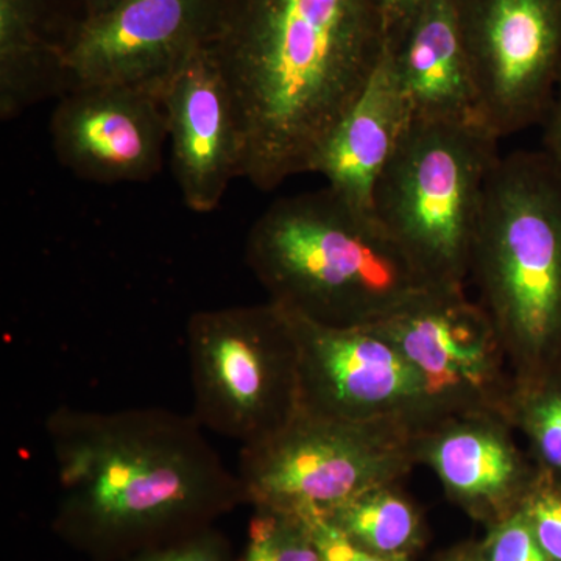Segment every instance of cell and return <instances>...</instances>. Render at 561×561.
<instances>
[{"mask_svg": "<svg viewBox=\"0 0 561 561\" xmlns=\"http://www.w3.org/2000/svg\"><path fill=\"white\" fill-rule=\"evenodd\" d=\"M194 411L203 430L256 445L300 409V348L275 302L206 309L186 328Z\"/></svg>", "mask_w": 561, "mask_h": 561, "instance_id": "6", "label": "cell"}, {"mask_svg": "<svg viewBox=\"0 0 561 561\" xmlns=\"http://www.w3.org/2000/svg\"><path fill=\"white\" fill-rule=\"evenodd\" d=\"M440 561H481L478 556V546H460L442 557Z\"/></svg>", "mask_w": 561, "mask_h": 561, "instance_id": "28", "label": "cell"}, {"mask_svg": "<svg viewBox=\"0 0 561 561\" xmlns=\"http://www.w3.org/2000/svg\"><path fill=\"white\" fill-rule=\"evenodd\" d=\"M125 561H230V557L219 535L202 529L133 553Z\"/></svg>", "mask_w": 561, "mask_h": 561, "instance_id": "23", "label": "cell"}, {"mask_svg": "<svg viewBox=\"0 0 561 561\" xmlns=\"http://www.w3.org/2000/svg\"><path fill=\"white\" fill-rule=\"evenodd\" d=\"M311 527L321 561H411L409 557H387L360 548L324 516H301Z\"/></svg>", "mask_w": 561, "mask_h": 561, "instance_id": "24", "label": "cell"}, {"mask_svg": "<svg viewBox=\"0 0 561 561\" xmlns=\"http://www.w3.org/2000/svg\"><path fill=\"white\" fill-rule=\"evenodd\" d=\"M468 276L515 379L561 360V168L545 151L494 165Z\"/></svg>", "mask_w": 561, "mask_h": 561, "instance_id": "4", "label": "cell"}, {"mask_svg": "<svg viewBox=\"0 0 561 561\" xmlns=\"http://www.w3.org/2000/svg\"><path fill=\"white\" fill-rule=\"evenodd\" d=\"M535 540L552 561H561V489L538 478L522 505Z\"/></svg>", "mask_w": 561, "mask_h": 561, "instance_id": "22", "label": "cell"}, {"mask_svg": "<svg viewBox=\"0 0 561 561\" xmlns=\"http://www.w3.org/2000/svg\"><path fill=\"white\" fill-rule=\"evenodd\" d=\"M242 561H321L311 527L291 513L254 508Z\"/></svg>", "mask_w": 561, "mask_h": 561, "instance_id": "20", "label": "cell"}, {"mask_svg": "<svg viewBox=\"0 0 561 561\" xmlns=\"http://www.w3.org/2000/svg\"><path fill=\"white\" fill-rule=\"evenodd\" d=\"M287 313L300 348L298 411L357 423L394 421L415 434L438 421L419 373L375 324L331 328Z\"/></svg>", "mask_w": 561, "mask_h": 561, "instance_id": "10", "label": "cell"}, {"mask_svg": "<svg viewBox=\"0 0 561 561\" xmlns=\"http://www.w3.org/2000/svg\"><path fill=\"white\" fill-rule=\"evenodd\" d=\"M161 98L184 205L213 213L231 181L242 176L243 142L230 88L209 47L175 73Z\"/></svg>", "mask_w": 561, "mask_h": 561, "instance_id": "14", "label": "cell"}, {"mask_svg": "<svg viewBox=\"0 0 561 561\" xmlns=\"http://www.w3.org/2000/svg\"><path fill=\"white\" fill-rule=\"evenodd\" d=\"M413 432L394 421L357 423L298 411L283 430L243 446L238 476L254 508L328 516L362 491L415 467Z\"/></svg>", "mask_w": 561, "mask_h": 561, "instance_id": "7", "label": "cell"}, {"mask_svg": "<svg viewBox=\"0 0 561 561\" xmlns=\"http://www.w3.org/2000/svg\"><path fill=\"white\" fill-rule=\"evenodd\" d=\"M44 427L60 486L58 529L92 552L130 557L245 502L238 472L192 413L61 405Z\"/></svg>", "mask_w": 561, "mask_h": 561, "instance_id": "2", "label": "cell"}, {"mask_svg": "<svg viewBox=\"0 0 561 561\" xmlns=\"http://www.w3.org/2000/svg\"><path fill=\"white\" fill-rule=\"evenodd\" d=\"M515 434L502 413L449 415L413 435V457L449 500L490 527L519 511L540 478Z\"/></svg>", "mask_w": 561, "mask_h": 561, "instance_id": "13", "label": "cell"}, {"mask_svg": "<svg viewBox=\"0 0 561 561\" xmlns=\"http://www.w3.org/2000/svg\"><path fill=\"white\" fill-rule=\"evenodd\" d=\"M424 3L426 0H376L386 25L387 46L393 47L400 43Z\"/></svg>", "mask_w": 561, "mask_h": 561, "instance_id": "25", "label": "cell"}, {"mask_svg": "<svg viewBox=\"0 0 561 561\" xmlns=\"http://www.w3.org/2000/svg\"><path fill=\"white\" fill-rule=\"evenodd\" d=\"M500 138L479 121L411 119L373 209L432 286H465Z\"/></svg>", "mask_w": 561, "mask_h": 561, "instance_id": "5", "label": "cell"}, {"mask_svg": "<svg viewBox=\"0 0 561 561\" xmlns=\"http://www.w3.org/2000/svg\"><path fill=\"white\" fill-rule=\"evenodd\" d=\"M505 416L527 443L542 478L561 489V360L527 379H515Z\"/></svg>", "mask_w": 561, "mask_h": 561, "instance_id": "19", "label": "cell"}, {"mask_svg": "<svg viewBox=\"0 0 561 561\" xmlns=\"http://www.w3.org/2000/svg\"><path fill=\"white\" fill-rule=\"evenodd\" d=\"M245 262L268 301L331 328L378 323L432 286L375 213L328 186L273 202Z\"/></svg>", "mask_w": 561, "mask_h": 561, "instance_id": "3", "label": "cell"}, {"mask_svg": "<svg viewBox=\"0 0 561 561\" xmlns=\"http://www.w3.org/2000/svg\"><path fill=\"white\" fill-rule=\"evenodd\" d=\"M58 92H66L62 43L50 35L46 0H0V117Z\"/></svg>", "mask_w": 561, "mask_h": 561, "instance_id": "17", "label": "cell"}, {"mask_svg": "<svg viewBox=\"0 0 561 561\" xmlns=\"http://www.w3.org/2000/svg\"><path fill=\"white\" fill-rule=\"evenodd\" d=\"M58 161L95 183H144L162 168L168 122L161 94L122 84L62 94L50 121Z\"/></svg>", "mask_w": 561, "mask_h": 561, "instance_id": "12", "label": "cell"}, {"mask_svg": "<svg viewBox=\"0 0 561 561\" xmlns=\"http://www.w3.org/2000/svg\"><path fill=\"white\" fill-rule=\"evenodd\" d=\"M542 127V151L561 168V83L545 119Z\"/></svg>", "mask_w": 561, "mask_h": 561, "instance_id": "26", "label": "cell"}, {"mask_svg": "<svg viewBox=\"0 0 561 561\" xmlns=\"http://www.w3.org/2000/svg\"><path fill=\"white\" fill-rule=\"evenodd\" d=\"M121 2L122 0H80L83 5V18L101 16Z\"/></svg>", "mask_w": 561, "mask_h": 561, "instance_id": "27", "label": "cell"}, {"mask_svg": "<svg viewBox=\"0 0 561 561\" xmlns=\"http://www.w3.org/2000/svg\"><path fill=\"white\" fill-rule=\"evenodd\" d=\"M412 119L389 47L367 88L321 147L311 173L357 208L371 210L376 184Z\"/></svg>", "mask_w": 561, "mask_h": 561, "instance_id": "15", "label": "cell"}, {"mask_svg": "<svg viewBox=\"0 0 561 561\" xmlns=\"http://www.w3.org/2000/svg\"><path fill=\"white\" fill-rule=\"evenodd\" d=\"M209 50L230 88L242 176L271 192L311 173L387 50L376 0H224Z\"/></svg>", "mask_w": 561, "mask_h": 561, "instance_id": "1", "label": "cell"}, {"mask_svg": "<svg viewBox=\"0 0 561 561\" xmlns=\"http://www.w3.org/2000/svg\"><path fill=\"white\" fill-rule=\"evenodd\" d=\"M324 518L360 548L379 556L411 559L424 542L419 508L398 482L362 491Z\"/></svg>", "mask_w": 561, "mask_h": 561, "instance_id": "18", "label": "cell"}, {"mask_svg": "<svg viewBox=\"0 0 561 561\" xmlns=\"http://www.w3.org/2000/svg\"><path fill=\"white\" fill-rule=\"evenodd\" d=\"M481 121L497 138L541 125L561 83V0H453Z\"/></svg>", "mask_w": 561, "mask_h": 561, "instance_id": "8", "label": "cell"}, {"mask_svg": "<svg viewBox=\"0 0 561 561\" xmlns=\"http://www.w3.org/2000/svg\"><path fill=\"white\" fill-rule=\"evenodd\" d=\"M389 51L412 119L482 122L453 0H426Z\"/></svg>", "mask_w": 561, "mask_h": 561, "instance_id": "16", "label": "cell"}, {"mask_svg": "<svg viewBox=\"0 0 561 561\" xmlns=\"http://www.w3.org/2000/svg\"><path fill=\"white\" fill-rule=\"evenodd\" d=\"M478 556L481 561H552L535 540L522 508L489 527Z\"/></svg>", "mask_w": 561, "mask_h": 561, "instance_id": "21", "label": "cell"}, {"mask_svg": "<svg viewBox=\"0 0 561 561\" xmlns=\"http://www.w3.org/2000/svg\"><path fill=\"white\" fill-rule=\"evenodd\" d=\"M224 0H122L66 33V92L122 84L162 94L219 24Z\"/></svg>", "mask_w": 561, "mask_h": 561, "instance_id": "11", "label": "cell"}, {"mask_svg": "<svg viewBox=\"0 0 561 561\" xmlns=\"http://www.w3.org/2000/svg\"><path fill=\"white\" fill-rule=\"evenodd\" d=\"M373 324L419 373L438 420L505 415L515 376L489 316L465 286L427 287Z\"/></svg>", "mask_w": 561, "mask_h": 561, "instance_id": "9", "label": "cell"}]
</instances>
